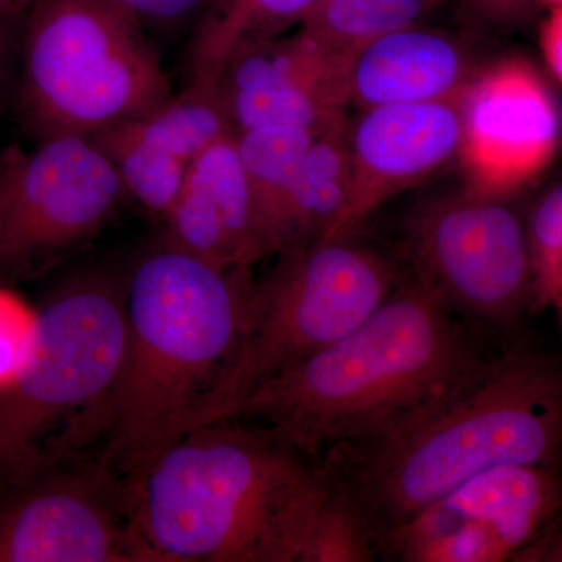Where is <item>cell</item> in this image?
<instances>
[{
	"instance_id": "1",
	"label": "cell",
	"mask_w": 562,
	"mask_h": 562,
	"mask_svg": "<svg viewBox=\"0 0 562 562\" xmlns=\"http://www.w3.org/2000/svg\"><path fill=\"white\" fill-rule=\"evenodd\" d=\"M425 281L397 284L361 325L251 391L232 419L260 422L301 454L391 438L490 368Z\"/></svg>"
},
{
	"instance_id": "2",
	"label": "cell",
	"mask_w": 562,
	"mask_h": 562,
	"mask_svg": "<svg viewBox=\"0 0 562 562\" xmlns=\"http://www.w3.org/2000/svg\"><path fill=\"white\" fill-rule=\"evenodd\" d=\"M149 562H303L336 487L268 430L202 425L131 482Z\"/></svg>"
},
{
	"instance_id": "3",
	"label": "cell",
	"mask_w": 562,
	"mask_h": 562,
	"mask_svg": "<svg viewBox=\"0 0 562 562\" xmlns=\"http://www.w3.org/2000/svg\"><path fill=\"white\" fill-rule=\"evenodd\" d=\"M257 280L161 239L127 276V339L102 453L132 482L201 427L241 346Z\"/></svg>"
},
{
	"instance_id": "4",
	"label": "cell",
	"mask_w": 562,
	"mask_h": 562,
	"mask_svg": "<svg viewBox=\"0 0 562 562\" xmlns=\"http://www.w3.org/2000/svg\"><path fill=\"white\" fill-rule=\"evenodd\" d=\"M561 457L562 362L513 351L438 412L369 446L353 495L386 532L479 473Z\"/></svg>"
},
{
	"instance_id": "5",
	"label": "cell",
	"mask_w": 562,
	"mask_h": 562,
	"mask_svg": "<svg viewBox=\"0 0 562 562\" xmlns=\"http://www.w3.org/2000/svg\"><path fill=\"white\" fill-rule=\"evenodd\" d=\"M125 294L127 277L90 269L36 312L27 361L0 394V482L105 442L127 339Z\"/></svg>"
},
{
	"instance_id": "6",
	"label": "cell",
	"mask_w": 562,
	"mask_h": 562,
	"mask_svg": "<svg viewBox=\"0 0 562 562\" xmlns=\"http://www.w3.org/2000/svg\"><path fill=\"white\" fill-rule=\"evenodd\" d=\"M25 16L20 106L36 140L92 138L172 94L143 27L110 0H36Z\"/></svg>"
},
{
	"instance_id": "7",
	"label": "cell",
	"mask_w": 562,
	"mask_h": 562,
	"mask_svg": "<svg viewBox=\"0 0 562 562\" xmlns=\"http://www.w3.org/2000/svg\"><path fill=\"white\" fill-rule=\"evenodd\" d=\"M349 235L277 254L255 284L241 346L202 425L232 419L251 391L349 335L390 297L394 266Z\"/></svg>"
},
{
	"instance_id": "8",
	"label": "cell",
	"mask_w": 562,
	"mask_h": 562,
	"mask_svg": "<svg viewBox=\"0 0 562 562\" xmlns=\"http://www.w3.org/2000/svg\"><path fill=\"white\" fill-rule=\"evenodd\" d=\"M128 198L91 136L0 151V279H27L90 243Z\"/></svg>"
},
{
	"instance_id": "9",
	"label": "cell",
	"mask_w": 562,
	"mask_h": 562,
	"mask_svg": "<svg viewBox=\"0 0 562 562\" xmlns=\"http://www.w3.org/2000/svg\"><path fill=\"white\" fill-rule=\"evenodd\" d=\"M0 562H149L131 482L102 452L0 482Z\"/></svg>"
},
{
	"instance_id": "10",
	"label": "cell",
	"mask_w": 562,
	"mask_h": 562,
	"mask_svg": "<svg viewBox=\"0 0 562 562\" xmlns=\"http://www.w3.org/2000/svg\"><path fill=\"white\" fill-rule=\"evenodd\" d=\"M409 254L414 276L473 319L509 324L532 297L527 228L501 198L469 191L425 206Z\"/></svg>"
},
{
	"instance_id": "11",
	"label": "cell",
	"mask_w": 562,
	"mask_h": 562,
	"mask_svg": "<svg viewBox=\"0 0 562 562\" xmlns=\"http://www.w3.org/2000/svg\"><path fill=\"white\" fill-rule=\"evenodd\" d=\"M549 465H502L479 473L386 531L398 560L501 562L538 539L562 506Z\"/></svg>"
},
{
	"instance_id": "12",
	"label": "cell",
	"mask_w": 562,
	"mask_h": 562,
	"mask_svg": "<svg viewBox=\"0 0 562 562\" xmlns=\"http://www.w3.org/2000/svg\"><path fill=\"white\" fill-rule=\"evenodd\" d=\"M561 113L530 63L508 58L476 74L464 92L460 157L472 191L503 198L557 155Z\"/></svg>"
},
{
	"instance_id": "13",
	"label": "cell",
	"mask_w": 562,
	"mask_h": 562,
	"mask_svg": "<svg viewBox=\"0 0 562 562\" xmlns=\"http://www.w3.org/2000/svg\"><path fill=\"white\" fill-rule=\"evenodd\" d=\"M346 65L301 31L239 47L216 76L235 135L341 120L349 105Z\"/></svg>"
},
{
	"instance_id": "14",
	"label": "cell",
	"mask_w": 562,
	"mask_h": 562,
	"mask_svg": "<svg viewBox=\"0 0 562 562\" xmlns=\"http://www.w3.org/2000/svg\"><path fill=\"white\" fill-rule=\"evenodd\" d=\"M232 135L217 80L190 79L143 116L92 138L113 161L128 198L165 220L195 158Z\"/></svg>"
},
{
	"instance_id": "15",
	"label": "cell",
	"mask_w": 562,
	"mask_h": 562,
	"mask_svg": "<svg viewBox=\"0 0 562 562\" xmlns=\"http://www.w3.org/2000/svg\"><path fill=\"white\" fill-rule=\"evenodd\" d=\"M464 92L439 101L371 106L347 121L350 199L341 235L460 154Z\"/></svg>"
},
{
	"instance_id": "16",
	"label": "cell",
	"mask_w": 562,
	"mask_h": 562,
	"mask_svg": "<svg viewBox=\"0 0 562 562\" xmlns=\"http://www.w3.org/2000/svg\"><path fill=\"white\" fill-rule=\"evenodd\" d=\"M165 222L166 241L222 268H251L277 255L235 135L195 158Z\"/></svg>"
},
{
	"instance_id": "17",
	"label": "cell",
	"mask_w": 562,
	"mask_h": 562,
	"mask_svg": "<svg viewBox=\"0 0 562 562\" xmlns=\"http://www.w3.org/2000/svg\"><path fill=\"white\" fill-rule=\"evenodd\" d=\"M475 77L468 44L422 22L369 41L347 58V98L361 110L439 101L462 94Z\"/></svg>"
},
{
	"instance_id": "18",
	"label": "cell",
	"mask_w": 562,
	"mask_h": 562,
	"mask_svg": "<svg viewBox=\"0 0 562 562\" xmlns=\"http://www.w3.org/2000/svg\"><path fill=\"white\" fill-rule=\"evenodd\" d=\"M347 117L314 138L295 169L281 209L280 251L341 235L350 199Z\"/></svg>"
},
{
	"instance_id": "19",
	"label": "cell",
	"mask_w": 562,
	"mask_h": 562,
	"mask_svg": "<svg viewBox=\"0 0 562 562\" xmlns=\"http://www.w3.org/2000/svg\"><path fill=\"white\" fill-rule=\"evenodd\" d=\"M322 0H213L199 20L190 50V79L216 80L233 52L277 38L308 20Z\"/></svg>"
},
{
	"instance_id": "20",
	"label": "cell",
	"mask_w": 562,
	"mask_h": 562,
	"mask_svg": "<svg viewBox=\"0 0 562 562\" xmlns=\"http://www.w3.org/2000/svg\"><path fill=\"white\" fill-rule=\"evenodd\" d=\"M439 3L441 0H322L299 31L333 57L347 61L369 41L422 24Z\"/></svg>"
},
{
	"instance_id": "21",
	"label": "cell",
	"mask_w": 562,
	"mask_h": 562,
	"mask_svg": "<svg viewBox=\"0 0 562 562\" xmlns=\"http://www.w3.org/2000/svg\"><path fill=\"white\" fill-rule=\"evenodd\" d=\"M331 124L322 127L258 128L235 135L244 166L271 227L277 254L280 251V214L288 187L314 138Z\"/></svg>"
},
{
	"instance_id": "22",
	"label": "cell",
	"mask_w": 562,
	"mask_h": 562,
	"mask_svg": "<svg viewBox=\"0 0 562 562\" xmlns=\"http://www.w3.org/2000/svg\"><path fill=\"white\" fill-rule=\"evenodd\" d=\"M372 525L349 491L336 487L322 512L303 562H364L373 557Z\"/></svg>"
},
{
	"instance_id": "23",
	"label": "cell",
	"mask_w": 562,
	"mask_h": 562,
	"mask_svg": "<svg viewBox=\"0 0 562 562\" xmlns=\"http://www.w3.org/2000/svg\"><path fill=\"white\" fill-rule=\"evenodd\" d=\"M527 233L532 301L543 308L562 299V183L539 203Z\"/></svg>"
},
{
	"instance_id": "24",
	"label": "cell",
	"mask_w": 562,
	"mask_h": 562,
	"mask_svg": "<svg viewBox=\"0 0 562 562\" xmlns=\"http://www.w3.org/2000/svg\"><path fill=\"white\" fill-rule=\"evenodd\" d=\"M36 312L0 288V394L16 382L31 353Z\"/></svg>"
},
{
	"instance_id": "25",
	"label": "cell",
	"mask_w": 562,
	"mask_h": 562,
	"mask_svg": "<svg viewBox=\"0 0 562 562\" xmlns=\"http://www.w3.org/2000/svg\"><path fill=\"white\" fill-rule=\"evenodd\" d=\"M131 14L140 27H177L201 20L213 0H110Z\"/></svg>"
},
{
	"instance_id": "26",
	"label": "cell",
	"mask_w": 562,
	"mask_h": 562,
	"mask_svg": "<svg viewBox=\"0 0 562 562\" xmlns=\"http://www.w3.org/2000/svg\"><path fill=\"white\" fill-rule=\"evenodd\" d=\"M541 47L547 65L562 83V3L553 7L552 13L543 22Z\"/></svg>"
},
{
	"instance_id": "27",
	"label": "cell",
	"mask_w": 562,
	"mask_h": 562,
	"mask_svg": "<svg viewBox=\"0 0 562 562\" xmlns=\"http://www.w3.org/2000/svg\"><path fill=\"white\" fill-rule=\"evenodd\" d=\"M471 3L487 20L514 24L525 20L538 0H471Z\"/></svg>"
},
{
	"instance_id": "28",
	"label": "cell",
	"mask_w": 562,
	"mask_h": 562,
	"mask_svg": "<svg viewBox=\"0 0 562 562\" xmlns=\"http://www.w3.org/2000/svg\"><path fill=\"white\" fill-rule=\"evenodd\" d=\"M36 0H0V24L14 22L29 13Z\"/></svg>"
},
{
	"instance_id": "29",
	"label": "cell",
	"mask_w": 562,
	"mask_h": 562,
	"mask_svg": "<svg viewBox=\"0 0 562 562\" xmlns=\"http://www.w3.org/2000/svg\"><path fill=\"white\" fill-rule=\"evenodd\" d=\"M14 22L0 24V90H2L3 81H5L7 66H9V55L11 47V27Z\"/></svg>"
},
{
	"instance_id": "30",
	"label": "cell",
	"mask_w": 562,
	"mask_h": 562,
	"mask_svg": "<svg viewBox=\"0 0 562 562\" xmlns=\"http://www.w3.org/2000/svg\"><path fill=\"white\" fill-rule=\"evenodd\" d=\"M538 557V561L562 562V530L543 546Z\"/></svg>"
},
{
	"instance_id": "31",
	"label": "cell",
	"mask_w": 562,
	"mask_h": 562,
	"mask_svg": "<svg viewBox=\"0 0 562 562\" xmlns=\"http://www.w3.org/2000/svg\"><path fill=\"white\" fill-rule=\"evenodd\" d=\"M538 3H542V5H549L550 9H553V7L561 5L562 0H538Z\"/></svg>"
}]
</instances>
